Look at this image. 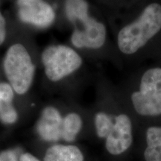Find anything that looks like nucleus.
<instances>
[{"mask_svg": "<svg viewBox=\"0 0 161 161\" xmlns=\"http://www.w3.org/2000/svg\"><path fill=\"white\" fill-rule=\"evenodd\" d=\"M161 29V5L152 3L133 23L119 32V49L125 55H132L146 45Z\"/></svg>", "mask_w": 161, "mask_h": 161, "instance_id": "f257e3e1", "label": "nucleus"}, {"mask_svg": "<svg viewBox=\"0 0 161 161\" xmlns=\"http://www.w3.org/2000/svg\"><path fill=\"white\" fill-rule=\"evenodd\" d=\"M3 66L14 90L19 95L25 93L33 81L35 66L24 46L19 43L12 45L6 52Z\"/></svg>", "mask_w": 161, "mask_h": 161, "instance_id": "f03ea898", "label": "nucleus"}, {"mask_svg": "<svg viewBox=\"0 0 161 161\" xmlns=\"http://www.w3.org/2000/svg\"><path fill=\"white\" fill-rule=\"evenodd\" d=\"M131 100L140 115H161V68H152L145 72L140 90L132 94Z\"/></svg>", "mask_w": 161, "mask_h": 161, "instance_id": "7ed1b4c3", "label": "nucleus"}, {"mask_svg": "<svg viewBox=\"0 0 161 161\" xmlns=\"http://www.w3.org/2000/svg\"><path fill=\"white\" fill-rule=\"evenodd\" d=\"M42 61L47 78L58 81L79 69L82 58L70 47L58 45L46 48L42 54Z\"/></svg>", "mask_w": 161, "mask_h": 161, "instance_id": "20e7f679", "label": "nucleus"}, {"mask_svg": "<svg viewBox=\"0 0 161 161\" xmlns=\"http://www.w3.org/2000/svg\"><path fill=\"white\" fill-rule=\"evenodd\" d=\"M79 23L83 27L82 29L76 28L72 32L71 42L73 46L79 49H97L102 47L107 36L104 24L90 17Z\"/></svg>", "mask_w": 161, "mask_h": 161, "instance_id": "39448f33", "label": "nucleus"}, {"mask_svg": "<svg viewBox=\"0 0 161 161\" xmlns=\"http://www.w3.org/2000/svg\"><path fill=\"white\" fill-rule=\"evenodd\" d=\"M18 15L23 23L46 28L53 23L55 14L43 0H17Z\"/></svg>", "mask_w": 161, "mask_h": 161, "instance_id": "423d86ee", "label": "nucleus"}, {"mask_svg": "<svg viewBox=\"0 0 161 161\" xmlns=\"http://www.w3.org/2000/svg\"><path fill=\"white\" fill-rule=\"evenodd\" d=\"M131 143V122L125 114H120L116 117L115 122L107 136L106 148L111 154L118 155L125 152Z\"/></svg>", "mask_w": 161, "mask_h": 161, "instance_id": "0eeeda50", "label": "nucleus"}, {"mask_svg": "<svg viewBox=\"0 0 161 161\" xmlns=\"http://www.w3.org/2000/svg\"><path fill=\"white\" fill-rule=\"evenodd\" d=\"M63 119L60 113L53 107H47L42 112L37 125L39 135L46 141H58L61 138Z\"/></svg>", "mask_w": 161, "mask_h": 161, "instance_id": "6e6552de", "label": "nucleus"}, {"mask_svg": "<svg viewBox=\"0 0 161 161\" xmlns=\"http://www.w3.org/2000/svg\"><path fill=\"white\" fill-rule=\"evenodd\" d=\"M44 161H84V156L77 146L55 145L46 151Z\"/></svg>", "mask_w": 161, "mask_h": 161, "instance_id": "1a4fd4ad", "label": "nucleus"}, {"mask_svg": "<svg viewBox=\"0 0 161 161\" xmlns=\"http://www.w3.org/2000/svg\"><path fill=\"white\" fill-rule=\"evenodd\" d=\"M147 148L144 152L146 161H161V127H151L146 133Z\"/></svg>", "mask_w": 161, "mask_h": 161, "instance_id": "9d476101", "label": "nucleus"}, {"mask_svg": "<svg viewBox=\"0 0 161 161\" xmlns=\"http://www.w3.org/2000/svg\"><path fill=\"white\" fill-rule=\"evenodd\" d=\"M65 12L72 23L81 22L89 16V4L86 0H66Z\"/></svg>", "mask_w": 161, "mask_h": 161, "instance_id": "9b49d317", "label": "nucleus"}, {"mask_svg": "<svg viewBox=\"0 0 161 161\" xmlns=\"http://www.w3.org/2000/svg\"><path fill=\"white\" fill-rule=\"evenodd\" d=\"M82 127L80 116L75 113H71L65 116L62 122L61 138L67 142H72L80 132Z\"/></svg>", "mask_w": 161, "mask_h": 161, "instance_id": "f8f14e48", "label": "nucleus"}, {"mask_svg": "<svg viewBox=\"0 0 161 161\" xmlns=\"http://www.w3.org/2000/svg\"><path fill=\"white\" fill-rule=\"evenodd\" d=\"M95 125L98 136L101 138H104L110 133L114 122L108 114L100 112L96 115Z\"/></svg>", "mask_w": 161, "mask_h": 161, "instance_id": "ddd939ff", "label": "nucleus"}, {"mask_svg": "<svg viewBox=\"0 0 161 161\" xmlns=\"http://www.w3.org/2000/svg\"><path fill=\"white\" fill-rule=\"evenodd\" d=\"M14 98L13 88L11 84L0 83V100L5 103L10 104Z\"/></svg>", "mask_w": 161, "mask_h": 161, "instance_id": "4468645a", "label": "nucleus"}, {"mask_svg": "<svg viewBox=\"0 0 161 161\" xmlns=\"http://www.w3.org/2000/svg\"><path fill=\"white\" fill-rule=\"evenodd\" d=\"M0 119L3 122L7 124L14 123L17 119V114L14 110V108L12 106H10L5 113H3L1 116Z\"/></svg>", "mask_w": 161, "mask_h": 161, "instance_id": "2eb2a0df", "label": "nucleus"}, {"mask_svg": "<svg viewBox=\"0 0 161 161\" xmlns=\"http://www.w3.org/2000/svg\"><path fill=\"white\" fill-rule=\"evenodd\" d=\"M0 161H17L16 153L11 150L0 153Z\"/></svg>", "mask_w": 161, "mask_h": 161, "instance_id": "dca6fc26", "label": "nucleus"}, {"mask_svg": "<svg viewBox=\"0 0 161 161\" xmlns=\"http://www.w3.org/2000/svg\"><path fill=\"white\" fill-rule=\"evenodd\" d=\"M6 36V27H5V20L3 16L0 13V45L3 44Z\"/></svg>", "mask_w": 161, "mask_h": 161, "instance_id": "f3484780", "label": "nucleus"}, {"mask_svg": "<svg viewBox=\"0 0 161 161\" xmlns=\"http://www.w3.org/2000/svg\"><path fill=\"white\" fill-rule=\"evenodd\" d=\"M19 161H40L37 158H36L35 156H33L29 153L22 154L19 158Z\"/></svg>", "mask_w": 161, "mask_h": 161, "instance_id": "a211bd4d", "label": "nucleus"}]
</instances>
